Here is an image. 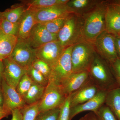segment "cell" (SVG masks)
Segmentation results:
<instances>
[{"label": "cell", "mask_w": 120, "mask_h": 120, "mask_svg": "<svg viewBox=\"0 0 120 120\" xmlns=\"http://www.w3.org/2000/svg\"><path fill=\"white\" fill-rule=\"evenodd\" d=\"M19 23H13L2 18L1 20L0 29L5 34L17 36Z\"/></svg>", "instance_id": "83f0119b"}, {"label": "cell", "mask_w": 120, "mask_h": 120, "mask_svg": "<svg viewBox=\"0 0 120 120\" xmlns=\"http://www.w3.org/2000/svg\"><path fill=\"white\" fill-rule=\"evenodd\" d=\"M116 37L105 31L93 43L96 53L110 64L118 58L115 45Z\"/></svg>", "instance_id": "8992f818"}, {"label": "cell", "mask_w": 120, "mask_h": 120, "mask_svg": "<svg viewBox=\"0 0 120 120\" xmlns=\"http://www.w3.org/2000/svg\"><path fill=\"white\" fill-rule=\"evenodd\" d=\"M73 45L64 49L56 64L52 68L49 79L61 85L72 73L71 53Z\"/></svg>", "instance_id": "52a82bcc"}, {"label": "cell", "mask_w": 120, "mask_h": 120, "mask_svg": "<svg viewBox=\"0 0 120 120\" xmlns=\"http://www.w3.org/2000/svg\"><path fill=\"white\" fill-rule=\"evenodd\" d=\"M2 19V12L0 11V20L1 19Z\"/></svg>", "instance_id": "b9f144b4"}, {"label": "cell", "mask_w": 120, "mask_h": 120, "mask_svg": "<svg viewBox=\"0 0 120 120\" xmlns=\"http://www.w3.org/2000/svg\"><path fill=\"white\" fill-rule=\"evenodd\" d=\"M105 105L110 109L117 120H120V87L109 91L106 98Z\"/></svg>", "instance_id": "44dd1931"}, {"label": "cell", "mask_w": 120, "mask_h": 120, "mask_svg": "<svg viewBox=\"0 0 120 120\" xmlns=\"http://www.w3.org/2000/svg\"><path fill=\"white\" fill-rule=\"evenodd\" d=\"M111 1L116 6L120 12V0H114Z\"/></svg>", "instance_id": "ab89813d"}, {"label": "cell", "mask_w": 120, "mask_h": 120, "mask_svg": "<svg viewBox=\"0 0 120 120\" xmlns=\"http://www.w3.org/2000/svg\"><path fill=\"white\" fill-rule=\"evenodd\" d=\"M108 91L100 90L97 94L85 103L78 105L70 109V120H71L77 114L86 111H91L95 113L105 104Z\"/></svg>", "instance_id": "4fadbf2b"}, {"label": "cell", "mask_w": 120, "mask_h": 120, "mask_svg": "<svg viewBox=\"0 0 120 120\" xmlns=\"http://www.w3.org/2000/svg\"><path fill=\"white\" fill-rule=\"evenodd\" d=\"M4 66L2 61L0 60V88H1V84L3 80Z\"/></svg>", "instance_id": "f35d334b"}, {"label": "cell", "mask_w": 120, "mask_h": 120, "mask_svg": "<svg viewBox=\"0 0 120 120\" xmlns=\"http://www.w3.org/2000/svg\"><path fill=\"white\" fill-rule=\"evenodd\" d=\"M34 12L37 23L41 24L60 17L68 16L72 13L67 4L56 5Z\"/></svg>", "instance_id": "9a60e30c"}, {"label": "cell", "mask_w": 120, "mask_h": 120, "mask_svg": "<svg viewBox=\"0 0 120 120\" xmlns=\"http://www.w3.org/2000/svg\"><path fill=\"white\" fill-rule=\"evenodd\" d=\"M67 97L60 86L49 79L43 96L39 101V112L60 108Z\"/></svg>", "instance_id": "5b68a950"}, {"label": "cell", "mask_w": 120, "mask_h": 120, "mask_svg": "<svg viewBox=\"0 0 120 120\" xmlns=\"http://www.w3.org/2000/svg\"><path fill=\"white\" fill-rule=\"evenodd\" d=\"M82 16L71 13L57 34V41L64 49L72 46L83 39Z\"/></svg>", "instance_id": "3957f363"}, {"label": "cell", "mask_w": 120, "mask_h": 120, "mask_svg": "<svg viewBox=\"0 0 120 120\" xmlns=\"http://www.w3.org/2000/svg\"><path fill=\"white\" fill-rule=\"evenodd\" d=\"M69 15L68 16L60 17L45 23L41 24L50 33L57 34L63 27Z\"/></svg>", "instance_id": "d4e9b609"}, {"label": "cell", "mask_w": 120, "mask_h": 120, "mask_svg": "<svg viewBox=\"0 0 120 120\" xmlns=\"http://www.w3.org/2000/svg\"><path fill=\"white\" fill-rule=\"evenodd\" d=\"M26 11V6L22 3L15 4L2 12V18L12 22H18Z\"/></svg>", "instance_id": "cb8c5ba5"}, {"label": "cell", "mask_w": 120, "mask_h": 120, "mask_svg": "<svg viewBox=\"0 0 120 120\" xmlns=\"http://www.w3.org/2000/svg\"><path fill=\"white\" fill-rule=\"evenodd\" d=\"M94 114L98 120H117L110 109L105 105L102 106Z\"/></svg>", "instance_id": "4dcf8cb0"}, {"label": "cell", "mask_w": 120, "mask_h": 120, "mask_svg": "<svg viewBox=\"0 0 120 120\" xmlns=\"http://www.w3.org/2000/svg\"><path fill=\"white\" fill-rule=\"evenodd\" d=\"M113 74L117 83L120 87V60L117 58L110 64Z\"/></svg>", "instance_id": "836d02e7"}, {"label": "cell", "mask_w": 120, "mask_h": 120, "mask_svg": "<svg viewBox=\"0 0 120 120\" xmlns=\"http://www.w3.org/2000/svg\"><path fill=\"white\" fill-rule=\"evenodd\" d=\"M3 97L1 88H0V107L3 106Z\"/></svg>", "instance_id": "60d3db41"}, {"label": "cell", "mask_w": 120, "mask_h": 120, "mask_svg": "<svg viewBox=\"0 0 120 120\" xmlns=\"http://www.w3.org/2000/svg\"><path fill=\"white\" fill-rule=\"evenodd\" d=\"M100 90L90 80L76 91L70 95V107L85 103L94 97Z\"/></svg>", "instance_id": "e0dca14e"}, {"label": "cell", "mask_w": 120, "mask_h": 120, "mask_svg": "<svg viewBox=\"0 0 120 120\" xmlns=\"http://www.w3.org/2000/svg\"><path fill=\"white\" fill-rule=\"evenodd\" d=\"M88 71L91 80L101 90L109 91L119 87L110 64L96 52Z\"/></svg>", "instance_id": "7a4b0ae2"}, {"label": "cell", "mask_w": 120, "mask_h": 120, "mask_svg": "<svg viewBox=\"0 0 120 120\" xmlns=\"http://www.w3.org/2000/svg\"><path fill=\"white\" fill-rule=\"evenodd\" d=\"M107 0H100L94 7L82 15V37L93 44L97 38L105 31V14Z\"/></svg>", "instance_id": "6da1fadb"}, {"label": "cell", "mask_w": 120, "mask_h": 120, "mask_svg": "<svg viewBox=\"0 0 120 120\" xmlns=\"http://www.w3.org/2000/svg\"><path fill=\"white\" fill-rule=\"evenodd\" d=\"M2 61L4 66L3 79L8 85L16 89L22 76L26 73V69L20 67L10 58Z\"/></svg>", "instance_id": "7c38bea8"}, {"label": "cell", "mask_w": 120, "mask_h": 120, "mask_svg": "<svg viewBox=\"0 0 120 120\" xmlns=\"http://www.w3.org/2000/svg\"><path fill=\"white\" fill-rule=\"evenodd\" d=\"M18 40L17 36L5 34L0 30V60L11 56Z\"/></svg>", "instance_id": "d6986e66"}, {"label": "cell", "mask_w": 120, "mask_h": 120, "mask_svg": "<svg viewBox=\"0 0 120 120\" xmlns=\"http://www.w3.org/2000/svg\"><path fill=\"white\" fill-rule=\"evenodd\" d=\"M45 88L33 82L30 90L23 98L26 105H32L39 101L43 96Z\"/></svg>", "instance_id": "603a6c76"}, {"label": "cell", "mask_w": 120, "mask_h": 120, "mask_svg": "<svg viewBox=\"0 0 120 120\" xmlns=\"http://www.w3.org/2000/svg\"><path fill=\"white\" fill-rule=\"evenodd\" d=\"M1 20V19L0 20V23Z\"/></svg>", "instance_id": "7bdbcfd3"}, {"label": "cell", "mask_w": 120, "mask_h": 120, "mask_svg": "<svg viewBox=\"0 0 120 120\" xmlns=\"http://www.w3.org/2000/svg\"><path fill=\"white\" fill-rule=\"evenodd\" d=\"M64 49L58 41L50 42L35 49L36 58L47 63L52 68L57 62Z\"/></svg>", "instance_id": "9c48e42d"}, {"label": "cell", "mask_w": 120, "mask_h": 120, "mask_svg": "<svg viewBox=\"0 0 120 120\" xmlns=\"http://www.w3.org/2000/svg\"><path fill=\"white\" fill-rule=\"evenodd\" d=\"M39 101L32 105H26L20 109L22 115V120H35L39 113Z\"/></svg>", "instance_id": "484cf974"}, {"label": "cell", "mask_w": 120, "mask_h": 120, "mask_svg": "<svg viewBox=\"0 0 120 120\" xmlns=\"http://www.w3.org/2000/svg\"><path fill=\"white\" fill-rule=\"evenodd\" d=\"M12 118L11 120H22V115L20 109H16L13 110L12 111Z\"/></svg>", "instance_id": "e575fe53"}, {"label": "cell", "mask_w": 120, "mask_h": 120, "mask_svg": "<svg viewBox=\"0 0 120 120\" xmlns=\"http://www.w3.org/2000/svg\"><path fill=\"white\" fill-rule=\"evenodd\" d=\"M20 67L26 69L36 58L35 49L26 41L18 38V41L9 57Z\"/></svg>", "instance_id": "ba28073f"}, {"label": "cell", "mask_w": 120, "mask_h": 120, "mask_svg": "<svg viewBox=\"0 0 120 120\" xmlns=\"http://www.w3.org/2000/svg\"><path fill=\"white\" fill-rule=\"evenodd\" d=\"M1 90L3 97V107L12 112L13 110L21 109L26 104L22 97L16 89L8 85L3 79L1 84Z\"/></svg>", "instance_id": "30bf717a"}, {"label": "cell", "mask_w": 120, "mask_h": 120, "mask_svg": "<svg viewBox=\"0 0 120 120\" xmlns=\"http://www.w3.org/2000/svg\"><path fill=\"white\" fill-rule=\"evenodd\" d=\"M19 30L17 37L18 38L27 40L34 26L37 23L34 12L26 10L19 22Z\"/></svg>", "instance_id": "ac0fdd59"}, {"label": "cell", "mask_w": 120, "mask_h": 120, "mask_svg": "<svg viewBox=\"0 0 120 120\" xmlns=\"http://www.w3.org/2000/svg\"><path fill=\"white\" fill-rule=\"evenodd\" d=\"M31 65L36 70L41 72L47 79L49 80L52 72V68L47 63L36 58Z\"/></svg>", "instance_id": "f546056e"}, {"label": "cell", "mask_w": 120, "mask_h": 120, "mask_svg": "<svg viewBox=\"0 0 120 120\" xmlns=\"http://www.w3.org/2000/svg\"><path fill=\"white\" fill-rule=\"evenodd\" d=\"M10 114H12V112L5 109L3 106L0 107V120L7 117Z\"/></svg>", "instance_id": "8d00e7d4"}, {"label": "cell", "mask_w": 120, "mask_h": 120, "mask_svg": "<svg viewBox=\"0 0 120 120\" xmlns=\"http://www.w3.org/2000/svg\"><path fill=\"white\" fill-rule=\"evenodd\" d=\"M26 73L34 82L45 87L48 84L49 80L32 65L27 69Z\"/></svg>", "instance_id": "4316f807"}, {"label": "cell", "mask_w": 120, "mask_h": 120, "mask_svg": "<svg viewBox=\"0 0 120 120\" xmlns=\"http://www.w3.org/2000/svg\"><path fill=\"white\" fill-rule=\"evenodd\" d=\"M100 1L97 0H69L67 5L72 12L82 15Z\"/></svg>", "instance_id": "7402d4cb"}, {"label": "cell", "mask_w": 120, "mask_h": 120, "mask_svg": "<svg viewBox=\"0 0 120 120\" xmlns=\"http://www.w3.org/2000/svg\"><path fill=\"white\" fill-rule=\"evenodd\" d=\"M105 24L106 32L115 37H120V12L111 0H107Z\"/></svg>", "instance_id": "5bb4252c"}, {"label": "cell", "mask_w": 120, "mask_h": 120, "mask_svg": "<svg viewBox=\"0 0 120 120\" xmlns=\"http://www.w3.org/2000/svg\"><path fill=\"white\" fill-rule=\"evenodd\" d=\"M79 120H98L97 116L93 112L86 114L80 118Z\"/></svg>", "instance_id": "d590c367"}, {"label": "cell", "mask_w": 120, "mask_h": 120, "mask_svg": "<svg viewBox=\"0 0 120 120\" xmlns=\"http://www.w3.org/2000/svg\"><path fill=\"white\" fill-rule=\"evenodd\" d=\"M32 83V80L26 73L22 76L17 85L16 90L22 98L30 90Z\"/></svg>", "instance_id": "f1b7e54d"}, {"label": "cell", "mask_w": 120, "mask_h": 120, "mask_svg": "<svg viewBox=\"0 0 120 120\" xmlns=\"http://www.w3.org/2000/svg\"><path fill=\"white\" fill-rule=\"evenodd\" d=\"M115 45L117 57L120 60V37H116Z\"/></svg>", "instance_id": "74e56055"}, {"label": "cell", "mask_w": 120, "mask_h": 120, "mask_svg": "<svg viewBox=\"0 0 120 120\" xmlns=\"http://www.w3.org/2000/svg\"><path fill=\"white\" fill-rule=\"evenodd\" d=\"M90 80L88 71L72 73L60 86L67 97L81 88Z\"/></svg>", "instance_id": "2e32d148"}, {"label": "cell", "mask_w": 120, "mask_h": 120, "mask_svg": "<svg viewBox=\"0 0 120 120\" xmlns=\"http://www.w3.org/2000/svg\"><path fill=\"white\" fill-rule=\"evenodd\" d=\"M57 41V34L49 32L41 24L37 23L32 28L26 41L32 48L37 49L46 43Z\"/></svg>", "instance_id": "8fae6325"}, {"label": "cell", "mask_w": 120, "mask_h": 120, "mask_svg": "<svg viewBox=\"0 0 120 120\" xmlns=\"http://www.w3.org/2000/svg\"><path fill=\"white\" fill-rule=\"evenodd\" d=\"M69 0H28L21 1L26 10L35 12L56 5L66 4Z\"/></svg>", "instance_id": "ffe728a7"}, {"label": "cell", "mask_w": 120, "mask_h": 120, "mask_svg": "<svg viewBox=\"0 0 120 120\" xmlns=\"http://www.w3.org/2000/svg\"><path fill=\"white\" fill-rule=\"evenodd\" d=\"M95 53L93 44L84 39L73 45L71 53L72 73L88 71Z\"/></svg>", "instance_id": "277c9868"}, {"label": "cell", "mask_w": 120, "mask_h": 120, "mask_svg": "<svg viewBox=\"0 0 120 120\" xmlns=\"http://www.w3.org/2000/svg\"><path fill=\"white\" fill-rule=\"evenodd\" d=\"M70 100V97L69 95L60 107V113L57 120H71Z\"/></svg>", "instance_id": "1f68e13d"}, {"label": "cell", "mask_w": 120, "mask_h": 120, "mask_svg": "<svg viewBox=\"0 0 120 120\" xmlns=\"http://www.w3.org/2000/svg\"><path fill=\"white\" fill-rule=\"evenodd\" d=\"M60 111V108H58L40 112L35 120H57Z\"/></svg>", "instance_id": "d6a6232c"}]
</instances>
